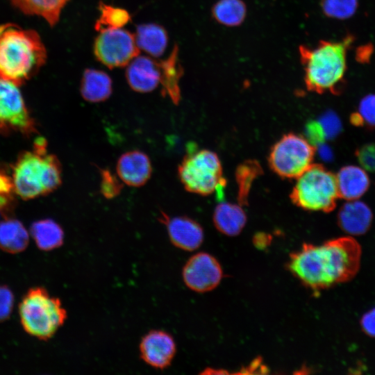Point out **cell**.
I'll use <instances>...</instances> for the list:
<instances>
[{"label":"cell","instance_id":"obj_1","mask_svg":"<svg viewBox=\"0 0 375 375\" xmlns=\"http://www.w3.org/2000/svg\"><path fill=\"white\" fill-rule=\"evenodd\" d=\"M360 252L358 242L350 237L321 245L304 244L290 255L288 266L304 285L319 290L351 278L358 269Z\"/></svg>","mask_w":375,"mask_h":375},{"label":"cell","instance_id":"obj_2","mask_svg":"<svg viewBox=\"0 0 375 375\" xmlns=\"http://www.w3.org/2000/svg\"><path fill=\"white\" fill-rule=\"evenodd\" d=\"M47 60L38 33L16 24L0 25V78L17 85L35 75Z\"/></svg>","mask_w":375,"mask_h":375},{"label":"cell","instance_id":"obj_3","mask_svg":"<svg viewBox=\"0 0 375 375\" xmlns=\"http://www.w3.org/2000/svg\"><path fill=\"white\" fill-rule=\"evenodd\" d=\"M351 37L342 41L322 40L315 47L300 45L299 53L306 88L319 94H339L347 70V53Z\"/></svg>","mask_w":375,"mask_h":375},{"label":"cell","instance_id":"obj_4","mask_svg":"<svg viewBox=\"0 0 375 375\" xmlns=\"http://www.w3.org/2000/svg\"><path fill=\"white\" fill-rule=\"evenodd\" d=\"M12 171L15 192L24 200L48 194L62 183L61 164L56 156L47 153L42 137L35 140L32 151L19 154Z\"/></svg>","mask_w":375,"mask_h":375},{"label":"cell","instance_id":"obj_5","mask_svg":"<svg viewBox=\"0 0 375 375\" xmlns=\"http://www.w3.org/2000/svg\"><path fill=\"white\" fill-rule=\"evenodd\" d=\"M21 324L24 331L40 340L50 339L67 319V312L58 298L42 288L28 290L19 306Z\"/></svg>","mask_w":375,"mask_h":375},{"label":"cell","instance_id":"obj_6","mask_svg":"<svg viewBox=\"0 0 375 375\" xmlns=\"http://www.w3.org/2000/svg\"><path fill=\"white\" fill-rule=\"evenodd\" d=\"M290 194L292 201L310 211L328 212L339 198L336 176L323 165L312 164L297 178Z\"/></svg>","mask_w":375,"mask_h":375},{"label":"cell","instance_id":"obj_7","mask_svg":"<svg viewBox=\"0 0 375 375\" xmlns=\"http://www.w3.org/2000/svg\"><path fill=\"white\" fill-rule=\"evenodd\" d=\"M178 174L183 187L190 192L207 196L217 192L222 196L226 180L220 160L213 151H189L178 165Z\"/></svg>","mask_w":375,"mask_h":375},{"label":"cell","instance_id":"obj_8","mask_svg":"<svg viewBox=\"0 0 375 375\" xmlns=\"http://www.w3.org/2000/svg\"><path fill=\"white\" fill-rule=\"evenodd\" d=\"M315 152V147L306 138L290 133L273 145L268 162L278 176L297 178L312 164Z\"/></svg>","mask_w":375,"mask_h":375},{"label":"cell","instance_id":"obj_9","mask_svg":"<svg viewBox=\"0 0 375 375\" xmlns=\"http://www.w3.org/2000/svg\"><path fill=\"white\" fill-rule=\"evenodd\" d=\"M15 133L31 136L37 133L36 124L18 85L0 78V133L8 135Z\"/></svg>","mask_w":375,"mask_h":375},{"label":"cell","instance_id":"obj_10","mask_svg":"<svg viewBox=\"0 0 375 375\" xmlns=\"http://www.w3.org/2000/svg\"><path fill=\"white\" fill-rule=\"evenodd\" d=\"M94 42L96 58L108 68L124 67L140 53L134 34L122 28H105Z\"/></svg>","mask_w":375,"mask_h":375},{"label":"cell","instance_id":"obj_11","mask_svg":"<svg viewBox=\"0 0 375 375\" xmlns=\"http://www.w3.org/2000/svg\"><path fill=\"white\" fill-rule=\"evenodd\" d=\"M185 285L197 292H206L220 283L223 272L217 260L212 255L200 252L192 256L182 271Z\"/></svg>","mask_w":375,"mask_h":375},{"label":"cell","instance_id":"obj_12","mask_svg":"<svg viewBox=\"0 0 375 375\" xmlns=\"http://www.w3.org/2000/svg\"><path fill=\"white\" fill-rule=\"evenodd\" d=\"M174 338L162 330H152L142 338L140 343L141 358L149 365L162 369L169 367L176 354Z\"/></svg>","mask_w":375,"mask_h":375},{"label":"cell","instance_id":"obj_13","mask_svg":"<svg viewBox=\"0 0 375 375\" xmlns=\"http://www.w3.org/2000/svg\"><path fill=\"white\" fill-rule=\"evenodd\" d=\"M159 219L165 225L169 240L176 247L192 251L201 245L203 230L195 220L186 216L170 217L164 212Z\"/></svg>","mask_w":375,"mask_h":375},{"label":"cell","instance_id":"obj_14","mask_svg":"<svg viewBox=\"0 0 375 375\" xmlns=\"http://www.w3.org/2000/svg\"><path fill=\"white\" fill-rule=\"evenodd\" d=\"M160 61L138 56L127 65L126 78L130 88L138 92L147 93L154 90L161 81Z\"/></svg>","mask_w":375,"mask_h":375},{"label":"cell","instance_id":"obj_15","mask_svg":"<svg viewBox=\"0 0 375 375\" xmlns=\"http://www.w3.org/2000/svg\"><path fill=\"white\" fill-rule=\"evenodd\" d=\"M116 170L118 177L124 183L131 187H140L150 178L152 166L146 153L133 150L120 156Z\"/></svg>","mask_w":375,"mask_h":375},{"label":"cell","instance_id":"obj_16","mask_svg":"<svg viewBox=\"0 0 375 375\" xmlns=\"http://www.w3.org/2000/svg\"><path fill=\"white\" fill-rule=\"evenodd\" d=\"M372 219L373 214L369 207L357 199L343 204L338 215L339 226L351 235L366 233L371 226Z\"/></svg>","mask_w":375,"mask_h":375},{"label":"cell","instance_id":"obj_17","mask_svg":"<svg viewBox=\"0 0 375 375\" xmlns=\"http://www.w3.org/2000/svg\"><path fill=\"white\" fill-rule=\"evenodd\" d=\"M339 198L347 201L361 197L369 187V178L359 167L347 165L342 167L336 175Z\"/></svg>","mask_w":375,"mask_h":375},{"label":"cell","instance_id":"obj_18","mask_svg":"<svg viewBox=\"0 0 375 375\" xmlns=\"http://www.w3.org/2000/svg\"><path fill=\"white\" fill-rule=\"evenodd\" d=\"M112 91V79L108 74L95 69L84 71L80 92L85 101L91 103L104 101L110 97Z\"/></svg>","mask_w":375,"mask_h":375},{"label":"cell","instance_id":"obj_19","mask_svg":"<svg viewBox=\"0 0 375 375\" xmlns=\"http://www.w3.org/2000/svg\"><path fill=\"white\" fill-rule=\"evenodd\" d=\"M212 218L216 228L228 236L238 235L247 222V215L242 207L227 202L216 206Z\"/></svg>","mask_w":375,"mask_h":375},{"label":"cell","instance_id":"obj_20","mask_svg":"<svg viewBox=\"0 0 375 375\" xmlns=\"http://www.w3.org/2000/svg\"><path fill=\"white\" fill-rule=\"evenodd\" d=\"M134 35L138 49L152 57L162 56L167 46V33L164 27L157 24L138 25Z\"/></svg>","mask_w":375,"mask_h":375},{"label":"cell","instance_id":"obj_21","mask_svg":"<svg viewBox=\"0 0 375 375\" xmlns=\"http://www.w3.org/2000/svg\"><path fill=\"white\" fill-rule=\"evenodd\" d=\"M160 63L162 93L169 97L174 104H178L181 99L179 80L183 74L178 62V47L175 45L170 55L165 60H160Z\"/></svg>","mask_w":375,"mask_h":375},{"label":"cell","instance_id":"obj_22","mask_svg":"<svg viewBox=\"0 0 375 375\" xmlns=\"http://www.w3.org/2000/svg\"><path fill=\"white\" fill-rule=\"evenodd\" d=\"M12 4L26 15L44 18L51 26L60 19L62 9L68 0H10Z\"/></svg>","mask_w":375,"mask_h":375},{"label":"cell","instance_id":"obj_23","mask_svg":"<svg viewBox=\"0 0 375 375\" xmlns=\"http://www.w3.org/2000/svg\"><path fill=\"white\" fill-rule=\"evenodd\" d=\"M28 243V233L24 225L11 217L0 223V248L15 253L23 251Z\"/></svg>","mask_w":375,"mask_h":375},{"label":"cell","instance_id":"obj_24","mask_svg":"<svg viewBox=\"0 0 375 375\" xmlns=\"http://www.w3.org/2000/svg\"><path fill=\"white\" fill-rule=\"evenodd\" d=\"M31 235L38 247L49 251L60 247L64 233L61 226L52 219H42L34 222L31 228Z\"/></svg>","mask_w":375,"mask_h":375},{"label":"cell","instance_id":"obj_25","mask_svg":"<svg viewBox=\"0 0 375 375\" xmlns=\"http://www.w3.org/2000/svg\"><path fill=\"white\" fill-rule=\"evenodd\" d=\"M211 12L219 24L235 27L243 23L247 9L242 0H219L213 5Z\"/></svg>","mask_w":375,"mask_h":375},{"label":"cell","instance_id":"obj_26","mask_svg":"<svg viewBox=\"0 0 375 375\" xmlns=\"http://www.w3.org/2000/svg\"><path fill=\"white\" fill-rule=\"evenodd\" d=\"M262 173L260 165L255 160H247L238 165L235 171V180L240 205L247 204L253 183Z\"/></svg>","mask_w":375,"mask_h":375},{"label":"cell","instance_id":"obj_27","mask_svg":"<svg viewBox=\"0 0 375 375\" xmlns=\"http://www.w3.org/2000/svg\"><path fill=\"white\" fill-rule=\"evenodd\" d=\"M99 17L95 22L94 28L99 31L105 28H122L131 21L129 12L122 8L99 2Z\"/></svg>","mask_w":375,"mask_h":375},{"label":"cell","instance_id":"obj_28","mask_svg":"<svg viewBox=\"0 0 375 375\" xmlns=\"http://www.w3.org/2000/svg\"><path fill=\"white\" fill-rule=\"evenodd\" d=\"M350 122L356 126L375 128V94H367L360 100L358 112L351 115Z\"/></svg>","mask_w":375,"mask_h":375},{"label":"cell","instance_id":"obj_29","mask_svg":"<svg viewBox=\"0 0 375 375\" xmlns=\"http://www.w3.org/2000/svg\"><path fill=\"white\" fill-rule=\"evenodd\" d=\"M320 6L326 17L346 19L356 12L358 0H321Z\"/></svg>","mask_w":375,"mask_h":375},{"label":"cell","instance_id":"obj_30","mask_svg":"<svg viewBox=\"0 0 375 375\" xmlns=\"http://www.w3.org/2000/svg\"><path fill=\"white\" fill-rule=\"evenodd\" d=\"M100 174V192L102 195L106 199H113L118 196L123 188L120 178L107 169H101Z\"/></svg>","mask_w":375,"mask_h":375},{"label":"cell","instance_id":"obj_31","mask_svg":"<svg viewBox=\"0 0 375 375\" xmlns=\"http://www.w3.org/2000/svg\"><path fill=\"white\" fill-rule=\"evenodd\" d=\"M355 155L363 169L375 173V143L362 145L356 149Z\"/></svg>","mask_w":375,"mask_h":375},{"label":"cell","instance_id":"obj_32","mask_svg":"<svg viewBox=\"0 0 375 375\" xmlns=\"http://www.w3.org/2000/svg\"><path fill=\"white\" fill-rule=\"evenodd\" d=\"M306 137L308 142L313 146L322 144L325 138L326 134L322 125L319 122L312 121L306 126Z\"/></svg>","mask_w":375,"mask_h":375},{"label":"cell","instance_id":"obj_33","mask_svg":"<svg viewBox=\"0 0 375 375\" xmlns=\"http://www.w3.org/2000/svg\"><path fill=\"white\" fill-rule=\"evenodd\" d=\"M13 305V296L9 289L0 286V321L10 315Z\"/></svg>","mask_w":375,"mask_h":375},{"label":"cell","instance_id":"obj_34","mask_svg":"<svg viewBox=\"0 0 375 375\" xmlns=\"http://www.w3.org/2000/svg\"><path fill=\"white\" fill-rule=\"evenodd\" d=\"M361 327L365 333L375 337V308L365 312L361 318Z\"/></svg>","mask_w":375,"mask_h":375},{"label":"cell","instance_id":"obj_35","mask_svg":"<svg viewBox=\"0 0 375 375\" xmlns=\"http://www.w3.org/2000/svg\"><path fill=\"white\" fill-rule=\"evenodd\" d=\"M12 176L0 167V195L15 194Z\"/></svg>","mask_w":375,"mask_h":375},{"label":"cell","instance_id":"obj_36","mask_svg":"<svg viewBox=\"0 0 375 375\" xmlns=\"http://www.w3.org/2000/svg\"><path fill=\"white\" fill-rule=\"evenodd\" d=\"M323 126L326 137L333 136L338 132L339 122L337 118L333 115H326L319 122Z\"/></svg>","mask_w":375,"mask_h":375},{"label":"cell","instance_id":"obj_37","mask_svg":"<svg viewBox=\"0 0 375 375\" xmlns=\"http://www.w3.org/2000/svg\"><path fill=\"white\" fill-rule=\"evenodd\" d=\"M269 236H267L266 234L259 233L257 234L254 238V242L257 247L266 246L267 242H269Z\"/></svg>","mask_w":375,"mask_h":375}]
</instances>
